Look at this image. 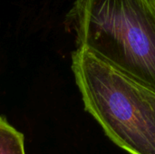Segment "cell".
Returning <instances> with one entry per match:
<instances>
[{
  "mask_svg": "<svg viewBox=\"0 0 155 154\" xmlns=\"http://www.w3.org/2000/svg\"><path fill=\"white\" fill-rule=\"evenodd\" d=\"M84 46L155 92L153 0H75L67 15Z\"/></svg>",
  "mask_w": 155,
  "mask_h": 154,
  "instance_id": "obj_1",
  "label": "cell"
},
{
  "mask_svg": "<svg viewBox=\"0 0 155 154\" xmlns=\"http://www.w3.org/2000/svg\"><path fill=\"white\" fill-rule=\"evenodd\" d=\"M153 2H154V4H155V0H153Z\"/></svg>",
  "mask_w": 155,
  "mask_h": 154,
  "instance_id": "obj_5",
  "label": "cell"
},
{
  "mask_svg": "<svg viewBox=\"0 0 155 154\" xmlns=\"http://www.w3.org/2000/svg\"><path fill=\"white\" fill-rule=\"evenodd\" d=\"M0 154H25V137L0 116Z\"/></svg>",
  "mask_w": 155,
  "mask_h": 154,
  "instance_id": "obj_3",
  "label": "cell"
},
{
  "mask_svg": "<svg viewBox=\"0 0 155 154\" xmlns=\"http://www.w3.org/2000/svg\"><path fill=\"white\" fill-rule=\"evenodd\" d=\"M84 110L130 154H155V110L137 82L84 46L72 53Z\"/></svg>",
  "mask_w": 155,
  "mask_h": 154,
  "instance_id": "obj_2",
  "label": "cell"
},
{
  "mask_svg": "<svg viewBox=\"0 0 155 154\" xmlns=\"http://www.w3.org/2000/svg\"><path fill=\"white\" fill-rule=\"evenodd\" d=\"M135 81H136V80H135ZM136 82H137V81H136ZM137 84H138V85L140 86V88L143 90V92L144 93V94L146 95V97L148 98V100L150 101V103H152V105L153 106V108H154L155 110V92H153V90H151L150 88H148V87L143 85V84H140L139 82H137Z\"/></svg>",
  "mask_w": 155,
  "mask_h": 154,
  "instance_id": "obj_4",
  "label": "cell"
}]
</instances>
